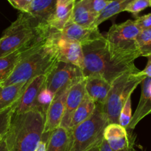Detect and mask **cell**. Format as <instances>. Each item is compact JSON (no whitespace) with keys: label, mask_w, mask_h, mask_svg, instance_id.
Here are the masks:
<instances>
[{"label":"cell","mask_w":151,"mask_h":151,"mask_svg":"<svg viewBox=\"0 0 151 151\" xmlns=\"http://www.w3.org/2000/svg\"><path fill=\"white\" fill-rule=\"evenodd\" d=\"M107 125L104 105L96 104V109L91 116L72 130L70 151H87L100 145Z\"/></svg>","instance_id":"5b68a950"},{"label":"cell","mask_w":151,"mask_h":151,"mask_svg":"<svg viewBox=\"0 0 151 151\" xmlns=\"http://www.w3.org/2000/svg\"><path fill=\"white\" fill-rule=\"evenodd\" d=\"M134 22L141 31L150 29L151 28V13L138 17Z\"/></svg>","instance_id":"1f68e13d"},{"label":"cell","mask_w":151,"mask_h":151,"mask_svg":"<svg viewBox=\"0 0 151 151\" xmlns=\"http://www.w3.org/2000/svg\"><path fill=\"white\" fill-rule=\"evenodd\" d=\"M59 34L65 39L75 41L81 46L102 36L98 27H83L70 20L65 25L62 30L59 31Z\"/></svg>","instance_id":"4fadbf2b"},{"label":"cell","mask_w":151,"mask_h":151,"mask_svg":"<svg viewBox=\"0 0 151 151\" xmlns=\"http://www.w3.org/2000/svg\"><path fill=\"white\" fill-rule=\"evenodd\" d=\"M133 0H110L107 5L99 14L96 18L93 27H98L99 24L110 18L118 14L119 13L125 11L127 6Z\"/></svg>","instance_id":"cb8c5ba5"},{"label":"cell","mask_w":151,"mask_h":151,"mask_svg":"<svg viewBox=\"0 0 151 151\" xmlns=\"http://www.w3.org/2000/svg\"><path fill=\"white\" fill-rule=\"evenodd\" d=\"M86 78L81 80L71 86L67 96L65 109L63 118L61 122V127L69 130V125L70 123L71 117L74 111L79 106L86 94L85 90Z\"/></svg>","instance_id":"5bb4252c"},{"label":"cell","mask_w":151,"mask_h":151,"mask_svg":"<svg viewBox=\"0 0 151 151\" xmlns=\"http://www.w3.org/2000/svg\"><path fill=\"white\" fill-rule=\"evenodd\" d=\"M82 69L75 65L59 61L47 76L45 86L56 95L84 79Z\"/></svg>","instance_id":"ba28073f"},{"label":"cell","mask_w":151,"mask_h":151,"mask_svg":"<svg viewBox=\"0 0 151 151\" xmlns=\"http://www.w3.org/2000/svg\"><path fill=\"white\" fill-rule=\"evenodd\" d=\"M3 139V138H2ZM0 139V142H1V139Z\"/></svg>","instance_id":"8d00e7d4"},{"label":"cell","mask_w":151,"mask_h":151,"mask_svg":"<svg viewBox=\"0 0 151 151\" xmlns=\"http://www.w3.org/2000/svg\"><path fill=\"white\" fill-rule=\"evenodd\" d=\"M104 139L113 151L134 150L135 138L127 132L126 128L118 123L107 125L104 131Z\"/></svg>","instance_id":"30bf717a"},{"label":"cell","mask_w":151,"mask_h":151,"mask_svg":"<svg viewBox=\"0 0 151 151\" xmlns=\"http://www.w3.org/2000/svg\"><path fill=\"white\" fill-rule=\"evenodd\" d=\"M76 1V0H57L55 13L49 22V26L58 31L62 30L70 20Z\"/></svg>","instance_id":"d6986e66"},{"label":"cell","mask_w":151,"mask_h":151,"mask_svg":"<svg viewBox=\"0 0 151 151\" xmlns=\"http://www.w3.org/2000/svg\"><path fill=\"white\" fill-rule=\"evenodd\" d=\"M140 31L133 20L113 24L105 37L110 50L118 58L134 63L135 60L141 56L136 43Z\"/></svg>","instance_id":"52a82bcc"},{"label":"cell","mask_w":151,"mask_h":151,"mask_svg":"<svg viewBox=\"0 0 151 151\" xmlns=\"http://www.w3.org/2000/svg\"><path fill=\"white\" fill-rule=\"evenodd\" d=\"M97 15L92 13L85 6L82 0L76 1L70 21L85 28L93 27Z\"/></svg>","instance_id":"44dd1931"},{"label":"cell","mask_w":151,"mask_h":151,"mask_svg":"<svg viewBox=\"0 0 151 151\" xmlns=\"http://www.w3.org/2000/svg\"><path fill=\"white\" fill-rule=\"evenodd\" d=\"M15 108L16 104L0 112V139H2L8 131Z\"/></svg>","instance_id":"4316f807"},{"label":"cell","mask_w":151,"mask_h":151,"mask_svg":"<svg viewBox=\"0 0 151 151\" xmlns=\"http://www.w3.org/2000/svg\"><path fill=\"white\" fill-rule=\"evenodd\" d=\"M142 83V94L139 103L134 114L132 116L127 129L133 130L142 119L151 114V78H146Z\"/></svg>","instance_id":"9a60e30c"},{"label":"cell","mask_w":151,"mask_h":151,"mask_svg":"<svg viewBox=\"0 0 151 151\" xmlns=\"http://www.w3.org/2000/svg\"><path fill=\"white\" fill-rule=\"evenodd\" d=\"M28 83H21L7 86H0V112L17 103Z\"/></svg>","instance_id":"ffe728a7"},{"label":"cell","mask_w":151,"mask_h":151,"mask_svg":"<svg viewBox=\"0 0 151 151\" xmlns=\"http://www.w3.org/2000/svg\"><path fill=\"white\" fill-rule=\"evenodd\" d=\"M57 0H33L29 13L39 26H49L56 10ZM50 27V26H49Z\"/></svg>","instance_id":"e0dca14e"},{"label":"cell","mask_w":151,"mask_h":151,"mask_svg":"<svg viewBox=\"0 0 151 151\" xmlns=\"http://www.w3.org/2000/svg\"><path fill=\"white\" fill-rule=\"evenodd\" d=\"M48 134H44L41 140L40 141L39 144L37 146L36 149L34 151H46V145H47V140L48 138Z\"/></svg>","instance_id":"d6a6232c"},{"label":"cell","mask_w":151,"mask_h":151,"mask_svg":"<svg viewBox=\"0 0 151 151\" xmlns=\"http://www.w3.org/2000/svg\"><path fill=\"white\" fill-rule=\"evenodd\" d=\"M72 140V131L58 127L49 133L46 151H70Z\"/></svg>","instance_id":"ac0fdd59"},{"label":"cell","mask_w":151,"mask_h":151,"mask_svg":"<svg viewBox=\"0 0 151 151\" xmlns=\"http://www.w3.org/2000/svg\"><path fill=\"white\" fill-rule=\"evenodd\" d=\"M70 88L68 87L55 95L54 100L46 113L44 134H48L60 126L65 113L67 96Z\"/></svg>","instance_id":"7c38bea8"},{"label":"cell","mask_w":151,"mask_h":151,"mask_svg":"<svg viewBox=\"0 0 151 151\" xmlns=\"http://www.w3.org/2000/svg\"><path fill=\"white\" fill-rule=\"evenodd\" d=\"M81 47L84 53L82 72L84 78L100 76L112 83L122 74L138 69L134 63H127L115 56L103 35Z\"/></svg>","instance_id":"6da1fadb"},{"label":"cell","mask_w":151,"mask_h":151,"mask_svg":"<svg viewBox=\"0 0 151 151\" xmlns=\"http://www.w3.org/2000/svg\"><path fill=\"white\" fill-rule=\"evenodd\" d=\"M111 83L100 76H89L86 78V94L96 104L105 105Z\"/></svg>","instance_id":"2e32d148"},{"label":"cell","mask_w":151,"mask_h":151,"mask_svg":"<svg viewBox=\"0 0 151 151\" xmlns=\"http://www.w3.org/2000/svg\"><path fill=\"white\" fill-rule=\"evenodd\" d=\"M55 98V94L44 86L38 94L36 103V109L46 116L48 108Z\"/></svg>","instance_id":"484cf974"},{"label":"cell","mask_w":151,"mask_h":151,"mask_svg":"<svg viewBox=\"0 0 151 151\" xmlns=\"http://www.w3.org/2000/svg\"><path fill=\"white\" fill-rule=\"evenodd\" d=\"M47 76L41 75L28 83L19 100L16 103L14 114H22L36 109V103L38 94L45 86Z\"/></svg>","instance_id":"8fae6325"},{"label":"cell","mask_w":151,"mask_h":151,"mask_svg":"<svg viewBox=\"0 0 151 151\" xmlns=\"http://www.w3.org/2000/svg\"><path fill=\"white\" fill-rule=\"evenodd\" d=\"M136 43L141 56H151V28L140 31L136 38Z\"/></svg>","instance_id":"d4e9b609"},{"label":"cell","mask_w":151,"mask_h":151,"mask_svg":"<svg viewBox=\"0 0 151 151\" xmlns=\"http://www.w3.org/2000/svg\"><path fill=\"white\" fill-rule=\"evenodd\" d=\"M14 8L17 9L21 13H28L33 0H7Z\"/></svg>","instance_id":"4dcf8cb0"},{"label":"cell","mask_w":151,"mask_h":151,"mask_svg":"<svg viewBox=\"0 0 151 151\" xmlns=\"http://www.w3.org/2000/svg\"><path fill=\"white\" fill-rule=\"evenodd\" d=\"M95 109H96V103L86 94L81 103L74 111L71 117L69 130L72 131L75 127L88 119L93 113Z\"/></svg>","instance_id":"7402d4cb"},{"label":"cell","mask_w":151,"mask_h":151,"mask_svg":"<svg viewBox=\"0 0 151 151\" xmlns=\"http://www.w3.org/2000/svg\"><path fill=\"white\" fill-rule=\"evenodd\" d=\"M52 29L49 26H39L29 13H21L0 38V58L17 50L27 52L41 45Z\"/></svg>","instance_id":"7a4b0ae2"},{"label":"cell","mask_w":151,"mask_h":151,"mask_svg":"<svg viewBox=\"0 0 151 151\" xmlns=\"http://www.w3.org/2000/svg\"><path fill=\"white\" fill-rule=\"evenodd\" d=\"M149 7H151L150 0H133L127 6L125 11L132 13L133 16H137L141 11Z\"/></svg>","instance_id":"f1b7e54d"},{"label":"cell","mask_w":151,"mask_h":151,"mask_svg":"<svg viewBox=\"0 0 151 151\" xmlns=\"http://www.w3.org/2000/svg\"><path fill=\"white\" fill-rule=\"evenodd\" d=\"M45 116L37 109L14 114L4 136L8 151H34L44 134Z\"/></svg>","instance_id":"3957f363"},{"label":"cell","mask_w":151,"mask_h":151,"mask_svg":"<svg viewBox=\"0 0 151 151\" xmlns=\"http://www.w3.org/2000/svg\"><path fill=\"white\" fill-rule=\"evenodd\" d=\"M100 151H113V150H111L110 147H109L107 142L104 139L103 142H102V145H101L100 146ZM129 151H134V150H131Z\"/></svg>","instance_id":"836d02e7"},{"label":"cell","mask_w":151,"mask_h":151,"mask_svg":"<svg viewBox=\"0 0 151 151\" xmlns=\"http://www.w3.org/2000/svg\"><path fill=\"white\" fill-rule=\"evenodd\" d=\"M110 0H82L86 7L93 13L99 16V13L107 5Z\"/></svg>","instance_id":"f546056e"},{"label":"cell","mask_w":151,"mask_h":151,"mask_svg":"<svg viewBox=\"0 0 151 151\" xmlns=\"http://www.w3.org/2000/svg\"><path fill=\"white\" fill-rule=\"evenodd\" d=\"M0 151H8V148H7V145L4 137H3L1 142H0Z\"/></svg>","instance_id":"e575fe53"},{"label":"cell","mask_w":151,"mask_h":151,"mask_svg":"<svg viewBox=\"0 0 151 151\" xmlns=\"http://www.w3.org/2000/svg\"><path fill=\"white\" fill-rule=\"evenodd\" d=\"M150 2H151V0H150Z\"/></svg>","instance_id":"74e56055"},{"label":"cell","mask_w":151,"mask_h":151,"mask_svg":"<svg viewBox=\"0 0 151 151\" xmlns=\"http://www.w3.org/2000/svg\"><path fill=\"white\" fill-rule=\"evenodd\" d=\"M146 77L141 75L139 69L128 71L120 75L111 83V88L104 105L108 124L118 123L121 109L136 87Z\"/></svg>","instance_id":"8992f818"},{"label":"cell","mask_w":151,"mask_h":151,"mask_svg":"<svg viewBox=\"0 0 151 151\" xmlns=\"http://www.w3.org/2000/svg\"><path fill=\"white\" fill-rule=\"evenodd\" d=\"M51 32L45 43L33 50L22 52V59L13 72L5 82L0 85L1 86L28 83L36 77L47 76L50 73L59 62L52 42Z\"/></svg>","instance_id":"277c9868"},{"label":"cell","mask_w":151,"mask_h":151,"mask_svg":"<svg viewBox=\"0 0 151 151\" xmlns=\"http://www.w3.org/2000/svg\"><path fill=\"white\" fill-rule=\"evenodd\" d=\"M22 50H17L0 58V85L5 82L13 73L22 59Z\"/></svg>","instance_id":"603a6c76"},{"label":"cell","mask_w":151,"mask_h":151,"mask_svg":"<svg viewBox=\"0 0 151 151\" xmlns=\"http://www.w3.org/2000/svg\"><path fill=\"white\" fill-rule=\"evenodd\" d=\"M50 36L58 61L75 65L83 70L84 53L81 44L65 39L61 37L59 31L55 29H53Z\"/></svg>","instance_id":"9c48e42d"},{"label":"cell","mask_w":151,"mask_h":151,"mask_svg":"<svg viewBox=\"0 0 151 151\" xmlns=\"http://www.w3.org/2000/svg\"><path fill=\"white\" fill-rule=\"evenodd\" d=\"M101 145H102V144H101ZM101 145H100L96 146V147H93V148L90 149V150H87V151H100V146H101Z\"/></svg>","instance_id":"d590c367"},{"label":"cell","mask_w":151,"mask_h":151,"mask_svg":"<svg viewBox=\"0 0 151 151\" xmlns=\"http://www.w3.org/2000/svg\"><path fill=\"white\" fill-rule=\"evenodd\" d=\"M132 119V109H131V99L128 98L125 104L121 109L118 119V124L127 129Z\"/></svg>","instance_id":"83f0119b"}]
</instances>
